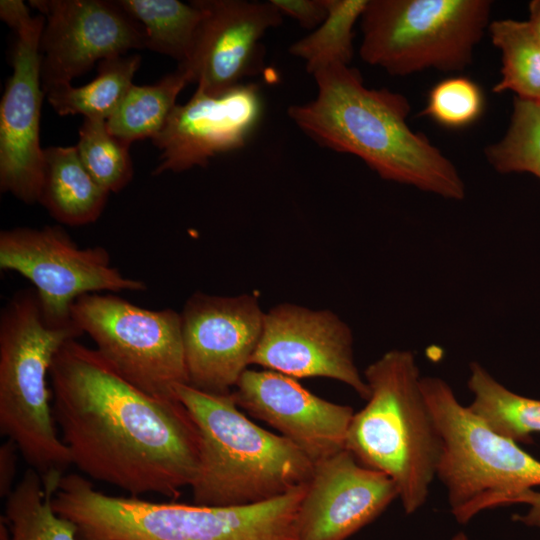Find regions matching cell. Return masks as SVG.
<instances>
[{"label":"cell","mask_w":540,"mask_h":540,"mask_svg":"<svg viewBox=\"0 0 540 540\" xmlns=\"http://www.w3.org/2000/svg\"><path fill=\"white\" fill-rule=\"evenodd\" d=\"M52 409L72 464L132 497L177 499L199 470L201 439L186 407L152 396L76 339L49 373Z\"/></svg>","instance_id":"6da1fadb"},{"label":"cell","mask_w":540,"mask_h":540,"mask_svg":"<svg viewBox=\"0 0 540 540\" xmlns=\"http://www.w3.org/2000/svg\"><path fill=\"white\" fill-rule=\"evenodd\" d=\"M315 99L288 107L294 124L319 146L362 159L382 179L451 200L466 187L456 166L407 118L408 99L388 89H370L360 72L343 64L313 74Z\"/></svg>","instance_id":"7a4b0ae2"},{"label":"cell","mask_w":540,"mask_h":540,"mask_svg":"<svg viewBox=\"0 0 540 540\" xmlns=\"http://www.w3.org/2000/svg\"><path fill=\"white\" fill-rule=\"evenodd\" d=\"M306 484L243 506H203L111 496L78 473L65 474L52 498L79 540H298Z\"/></svg>","instance_id":"3957f363"},{"label":"cell","mask_w":540,"mask_h":540,"mask_svg":"<svg viewBox=\"0 0 540 540\" xmlns=\"http://www.w3.org/2000/svg\"><path fill=\"white\" fill-rule=\"evenodd\" d=\"M174 392L201 439L199 470L191 485L194 504L251 505L307 484L313 461L285 437L251 421L232 394H209L188 384H177Z\"/></svg>","instance_id":"277c9868"},{"label":"cell","mask_w":540,"mask_h":540,"mask_svg":"<svg viewBox=\"0 0 540 540\" xmlns=\"http://www.w3.org/2000/svg\"><path fill=\"white\" fill-rule=\"evenodd\" d=\"M370 395L351 420L345 448L362 465L388 475L406 514L426 502L442 454V439L427 405L410 350L393 349L367 366Z\"/></svg>","instance_id":"5b68a950"},{"label":"cell","mask_w":540,"mask_h":540,"mask_svg":"<svg viewBox=\"0 0 540 540\" xmlns=\"http://www.w3.org/2000/svg\"><path fill=\"white\" fill-rule=\"evenodd\" d=\"M82 334L75 324H48L33 287L1 309L0 430L43 482L58 484L72 464L54 419L49 373L61 346Z\"/></svg>","instance_id":"8992f818"},{"label":"cell","mask_w":540,"mask_h":540,"mask_svg":"<svg viewBox=\"0 0 540 540\" xmlns=\"http://www.w3.org/2000/svg\"><path fill=\"white\" fill-rule=\"evenodd\" d=\"M421 388L442 439L437 478L457 522L512 505L522 492L540 487V460L490 430L445 380L425 376Z\"/></svg>","instance_id":"52a82bcc"},{"label":"cell","mask_w":540,"mask_h":540,"mask_svg":"<svg viewBox=\"0 0 540 540\" xmlns=\"http://www.w3.org/2000/svg\"><path fill=\"white\" fill-rule=\"evenodd\" d=\"M489 0H368L360 56L393 76L464 70L489 27Z\"/></svg>","instance_id":"ba28073f"},{"label":"cell","mask_w":540,"mask_h":540,"mask_svg":"<svg viewBox=\"0 0 540 540\" xmlns=\"http://www.w3.org/2000/svg\"><path fill=\"white\" fill-rule=\"evenodd\" d=\"M71 316L102 357L144 392L175 399L174 387L188 384L180 313L142 308L114 293H90L75 300Z\"/></svg>","instance_id":"9c48e42d"},{"label":"cell","mask_w":540,"mask_h":540,"mask_svg":"<svg viewBox=\"0 0 540 540\" xmlns=\"http://www.w3.org/2000/svg\"><path fill=\"white\" fill-rule=\"evenodd\" d=\"M0 268L30 281L44 318L52 326L75 324L72 305L85 294L147 289L145 282L114 267L105 248H80L60 226L2 230Z\"/></svg>","instance_id":"30bf717a"},{"label":"cell","mask_w":540,"mask_h":540,"mask_svg":"<svg viewBox=\"0 0 540 540\" xmlns=\"http://www.w3.org/2000/svg\"><path fill=\"white\" fill-rule=\"evenodd\" d=\"M45 18L40 39L41 82L50 88L71 84L96 61L146 48L141 24L116 1L31 0Z\"/></svg>","instance_id":"8fae6325"},{"label":"cell","mask_w":540,"mask_h":540,"mask_svg":"<svg viewBox=\"0 0 540 540\" xmlns=\"http://www.w3.org/2000/svg\"><path fill=\"white\" fill-rule=\"evenodd\" d=\"M188 385L232 393L259 343L265 312L256 297L194 293L180 313Z\"/></svg>","instance_id":"7c38bea8"},{"label":"cell","mask_w":540,"mask_h":540,"mask_svg":"<svg viewBox=\"0 0 540 540\" xmlns=\"http://www.w3.org/2000/svg\"><path fill=\"white\" fill-rule=\"evenodd\" d=\"M250 365L295 379L330 378L348 385L364 400L370 395L355 364L351 328L330 310L282 303L265 312Z\"/></svg>","instance_id":"4fadbf2b"},{"label":"cell","mask_w":540,"mask_h":540,"mask_svg":"<svg viewBox=\"0 0 540 540\" xmlns=\"http://www.w3.org/2000/svg\"><path fill=\"white\" fill-rule=\"evenodd\" d=\"M45 18L31 16L15 30L13 72L0 103V189L26 204L38 202L44 167L40 117V39Z\"/></svg>","instance_id":"5bb4252c"},{"label":"cell","mask_w":540,"mask_h":540,"mask_svg":"<svg viewBox=\"0 0 540 540\" xmlns=\"http://www.w3.org/2000/svg\"><path fill=\"white\" fill-rule=\"evenodd\" d=\"M203 10L192 52L177 69L208 95L219 96L264 67L261 39L283 15L269 0H195Z\"/></svg>","instance_id":"9a60e30c"},{"label":"cell","mask_w":540,"mask_h":540,"mask_svg":"<svg viewBox=\"0 0 540 540\" xmlns=\"http://www.w3.org/2000/svg\"><path fill=\"white\" fill-rule=\"evenodd\" d=\"M262 111L260 90L254 83L239 84L219 96L196 88L185 104L174 107L152 140L161 151L152 174L206 167L211 158L242 148Z\"/></svg>","instance_id":"2e32d148"},{"label":"cell","mask_w":540,"mask_h":540,"mask_svg":"<svg viewBox=\"0 0 540 540\" xmlns=\"http://www.w3.org/2000/svg\"><path fill=\"white\" fill-rule=\"evenodd\" d=\"M231 394L240 409L276 429L313 463L345 449L353 408L313 394L293 377L248 368Z\"/></svg>","instance_id":"e0dca14e"},{"label":"cell","mask_w":540,"mask_h":540,"mask_svg":"<svg viewBox=\"0 0 540 540\" xmlns=\"http://www.w3.org/2000/svg\"><path fill=\"white\" fill-rule=\"evenodd\" d=\"M398 498L394 481L346 448L314 463L297 515L298 540H346Z\"/></svg>","instance_id":"ac0fdd59"},{"label":"cell","mask_w":540,"mask_h":540,"mask_svg":"<svg viewBox=\"0 0 540 540\" xmlns=\"http://www.w3.org/2000/svg\"><path fill=\"white\" fill-rule=\"evenodd\" d=\"M109 194L83 166L75 146L44 149L38 203L56 221L69 226L95 222L101 216Z\"/></svg>","instance_id":"d6986e66"},{"label":"cell","mask_w":540,"mask_h":540,"mask_svg":"<svg viewBox=\"0 0 540 540\" xmlns=\"http://www.w3.org/2000/svg\"><path fill=\"white\" fill-rule=\"evenodd\" d=\"M467 406L490 430L516 443H531L540 434V400L517 394L498 382L480 363L469 366Z\"/></svg>","instance_id":"ffe728a7"},{"label":"cell","mask_w":540,"mask_h":540,"mask_svg":"<svg viewBox=\"0 0 540 540\" xmlns=\"http://www.w3.org/2000/svg\"><path fill=\"white\" fill-rule=\"evenodd\" d=\"M55 491L29 467L6 498L1 540H79L76 525L52 506Z\"/></svg>","instance_id":"44dd1931"},{"label":"cell","mask_w":540,"mask_h":540,"mask_svg":"<svg viewBox=\"0 0 540 540\" xmlns=\"http://www.w3.org/2000/svg\"><path fill=\"white\" fill-rule=\"evenodd\" d=\"M141 63V56H116L99 62L97 75L81 87L62 84L45 94L60 116L83 115L84 118L107 120L118 109Z\"/></svg>","instance_id":"7402d4cb"},{"label":"cell","mask_w":540,"mask_h":540,"mask_svg":"<svg viewBox=\"0 0 540 540\" xmlns=\"http://www.w3.org/2000/svg\"><path fill=\"white\" fill-rule=\"evenodd\" d=\"M144 29L146 48L168 55L178 65L189 58L203 10L195 0H116Z\"/></svg>","instance_id":"603a6c76"},{"label":"cell","mask_w":540,"mask_h":540,"mask_svg":"<svg viewBox=\"0 0 540 540\" xmlns=\"http://www.w3.org/2000/svg\"><path fill=\"white\" fill-rule=\"evenodd\" d=\"M187 75L176 69L150 85L133 84L118 109L106 120L111 134L132 143L163 130L180 92L189 84Z\"/></svg>","instance_id":"cb8c5ba5"},{"label":"cell","mask_w":540,"mask_h":540,"mask_svg":"<svg viewBox=\"0 0 540 540\" xmlns=\"http://www.w3.org/2000/svg\"><path fill=\"white\" fill-rule=\"evenodd\" d=\"M491 41L501 52V79L493 92L512 91L540 102V42L527 21L500 19L489 24Z\"/></svg>","instance_id":"d4e9b609"},{"label":"cell","mask_w":540,"mask_h":540,"mask_svg":"<svg viewBox=\"0 0 540 540\" xmlns=\"http://www.w3.org/2000/svg\"><path fill=\"white\" fill-rule=\"evenodd\" d=\"M368 0H325L327 16L309 35L294 42L289 53L305 61L308 73L329 64L349 65L354 55V25Z\"/></svg>","instance_id":"484cf974"},{"label":"cell","mask_w":540,"mask_h":540,"mask_svg":"<svg viewBox=\"0 0 540 540\" xmlns=\"http://www.w3.org/2000/svg\"><path fill=\"white\" fill-rule=\"evenodd\" d=\"M499 173H531L540 179V102L515 97L508 129L485 148Z\"/></svg>","instance_id":"4316f807"},{"label":"cell","mask_w":540,"mask_h":540,"mask_svg":"<svg viewBox=\"0 0 540 540\" xmlns=\"http://www.w3.org/2000/svg\"><path fill=\"white\" fill-rule=\"evenodd\" d=\"M78 134L75 147L92 178L109 193L124 189L133 177L131 143L111 134L99 118H83Z\"/></svg>","instance_id":"83f0119b"},{"label":"cell","mask_w":540,"mask_h":540,"mask_svg":"<svg viewBox=\"0 0 540 540\" xmlns=\"http://www.w3.org/2000/svg\"><path fill=\"white\" fill-rule=\"evenodd\" d=\"M484 107L483 91L474 81L466 77H451L430 90L421 115L447 128H463L476 122Z\"/></svg>","instance_id":"f1b7e54d"},{"label":"cell","mask_w":540,"mask_h":540,"mask_svg":"<svg viewBox=\"0 0 540 540\" xmlns=\"http://www.w3.org/2000/svg\"><path fill=\"white\" fill-rule=\"evenodd\" d=\"M281 14L294 18L305 29L317 28L327 16L325 0H270Z\"/></svg>","instance_id":"f546056e"},{"label":"cell","mask_w":540,"mask_h":540,"mask_svg":"<svg viewBox=\"0 0 540 540\" xmlns=\"http://www.w3.org/2000/svg\"><path fill=\"white\" fill-rule=\"evenodd\" d=\"M19 450L16 444L6 439L0 446V495L5 499L14 489V478Z\"/></svg>","instance_id":"4dcf8cb0"},{"label":"cell","mask_w":540,"mask_h":540,"mask_svg":"<svg viewBox=\"0 0 540 540\" xmlns=\"http://www.w3.org/2000/svg\"><path fill=\"white\" fill-rule=\"evenodd\" d=\"M512 504H527L529 506L526 514L514 515V521L540 529V491L535 489L524 491L513 500Z\"/></svg>","instance_id":"1f68e13d"},{"label":"cell","mask_w":540,"mask_h":540,"mask_svg":"<svg viewBox=\"0 0 540 540\" xmlns=\"http://www.w3.org/2000/svg\"><path fill=\"white\" fill-rule=\"evenodd\" d=\"M0 17L14 31L31 17L22 0H1Z\"/></svg>","instance_id":"d6a6232c"},{"label":"cell","mask_w":540,"mask_h":540,"mask_svg":"<svg viewBox=\"0 0 540 540\" xmlns=\"http://www.w3.org/2000/svg\"><path fill=\"white\" fill-rule=\"evenodd\" d=\"M527 22L540 42V0H533L529 3V20Z\"/></svg>","instance_id":"836d02e7"},{"label":"cell","mask_w":540,"mask_h":540,"mask_svg":"<svg viewBox=\"0 0 540 540\" xmlns=\"http://www.w3.org/2000/svg\"><path fill=\"white\" fill-rule=\"evenodd\" d=\"M451 540H468V537L464 532H459L455 534Z\"/></svg>","instance_id":"e575fe53"}]
</instances>
